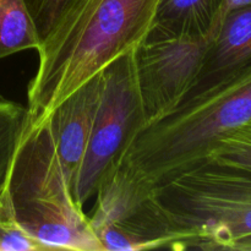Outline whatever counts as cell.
<instances>
[{
	"label": "cell",
	"mask_w": 251,
	"mask_h": 251,
	"mask_svg": "<svg viewBox=\"0 0 251 251\" xmlns=\"http://www.w3.org/2000/svg\"><path fill=\"white\" fill-rule=\"evenodd\" d=\"M26 114L27 109L24 105L0 96V191L6 181Z\"/></svg>",
	"instance_id": "7c38bea8"
},
{
	"label": "cell",
	"mask_w": 251,
	"mask_h": 251,
	"mask_svg": "<svg viewBox=\"0 0 251 251\" xmlns=\"http://www.w3.org/2000/svg\"><path fill=\"white\" fill-rule=\"evenodd\" d=\"M134 51L117 59L102 73V96L74 193L82 207L96 195L102 179L130 142L146 127Z\"/></svg>",
	"instance_id": "5b68a950"
},
{
	"label": "cell",
	"mask_w": 251,
	"mask_h": 251,
	"mask_svg": "<svg viewBox=\"0 0 251 251\" xmlns=\"http://www.w3.org/2000/svg\"><path fill=\"white\" fill-rule=\"evenodd\" d=\"M159 0H71L38 48L26 120L41 124L58 105L151 32Z\"/></svg>",
	"instance_id": "6da1fadb"
},
{
	"label": "cell",
	"mask_w": 251,
	"mask_h": 251,
	"mask_svg": "<svg viewBox=\"0 0 251 251\" xmlns=\"http://www.w3.org/2000/svg\"><path fill=\"white\" fill-rule=\"evenodd\" d=\"M251 120V65L186 97L142 129L115 166L151 191L164 179L205 161L213 145Z\"/></svg>",
	"instance_id": "7a4b0ae2"
},
{
	"label": "cell",
	"mask_w": 251,
	"mask_h": 251,
	"mask_svg": "<svg viewBox=\"0 0 251 251\" xmlns=\"http://www.w3.org/2000/svg\"><path fill=\"white\" fill-rule=\"evenodd\" d=\"M102 73L69 96L48 117L56 153L74 193L102 96Z\"/></svg>",
	"instance_id": "ba28073f"
},
{
	"label": "cell",
	"mask_w": 251,
	"mask_h": 251,
	"mask_svg": "<svg viewBox=\"0 0 251 251\" xmlns=\"http://www.w3.org/2000/svg\"><path fill=\"white\" fill-rule=\"evenodd\" d=\"M232 251H251V237L238 242L232 248Z\"/></svg>",
	"instance_id": "e0dca14e"
},
{
	"label": "cell",
	"mask_w": 251,
	"mask_h": 251,
	"mask_svg": "<svg viewBox=\"0 0 251 251\" xmlns=\"http://www.w3.org/2000/svg\"><path fill=\"white\" fill-rule=\"evenodd\" d=\"M6 186L20 225L46 250L104 251L66 178L48 118L25 120Z\"/></svg>",
	"instance_id": "3957f363"
},
{
	"label": "cell",
	"mask_w": 251,
	"mask_h": 251,
	"mask_svg": "<svg viewBox=\"0 0 251 251\" xmlns=\"http://www.w3.org/2000/svg\"><path fill=\"white\" fill-rule=\"evenodd\" d=\"M70 1L71 0H25L41 41Z\"/></svg>",
	"instance_id": "9a60e30c"
},
{
	"label": "cell",
	"mask_w": 251,
	"mask_h": 251,
	"mask_svg": "<svg viewBox=\"0 0 251 251\" xmlns=\"http://www.w3.org/2000/svg\"><path fill=\"white\" fill-rule=\"evenodd\" d=\"M96 206L88 216L104 251L180 250V238L154 203L151 191L139 188L114 166L96 191Z\"/></svg>",
	"instance_id": "8992f818"
},
{
	"label": "cell",
	"mask_w": 251,
	"mask_h": 251,
	"mask_svg": "<svg viewBox=\"0 0 251 251\" xmlns=\"http://www.w3.org/2000/svg\"><path fill=\"white\" fill-rule=\"evenodd\" d=\"M249 5H251V0H223L220 12V24H222V20L225 19L228 12L235 9H240V7L249 6Z\"/></svg>",
	"instance_id": "2e32d148"
},
{
	"label": "cell",
	"mask_w": 251,
	"mask_h": 251,
	"mask_svg": "<svg viewBox=\"0 0 251 251\" xmlns=\"http://www.w3.org/2000/svg\"><path fill=\"white\" fill-rule=\"evenodd\" d=\"M250 65L251 5L226 15L206 53L198 81L186 97L198 95Z\"/></svg>",
	"instance_id": "9c48e42d"
},
{
	"label": "cell",
	"mask_w": 251,
	"mask_h": 251,
	"mask_svg": "<svg viewBox=\"0 0 251 251\" xmlns=\"http://www.w3.org/2000/svg\"><path fill=\"white\" fill-rule=\"evenodd\" d=\"M25 0H0V59L41 47Z\"/></svg>",
	"instance_id": "8fae6325"
},
{
	"label": "cell",
	"mask_w": 251,
	"mask_h": 251,
	"mask_svg": "<svg viewBox=\"0 0 251 251\" xmlns=\"http://www.w3.org/2000/svg\"><path fill=\"white\" fill-rule=\"evenodd\" d=\"M151 196L180 250H230L251 237V174L210 161L154 185Z\"/></svg>",
	"instance_id": "277c9868"
},
{
	"label": "cell",
	"mask_w": 251,
	"mask_h": 251,
	"mask_svg": "<svg viewBox=\"0 0 251 251\" xmlns=\"http://www.w3.org/2000/svg\"><path fill=\"white\" fill-rule=\"evenodd\" d=\"M223 0H159L149 34L206 37L217 34Z\"/></svg>",
	"instance_id": "30bf717a"
},
{
	"label": "cell",
	"mask_w": 251,
	"mask_h": 251,
	"mask_svg": "<svg viewBox=\"0 0 251 251\" xmlns=\"http://www.w3.org/2000/svg\"><path fill=\"white\" fill-rule=\"evenodd\" d=\"M205 161L251 174V120L218 139Z\"/></svg>",
	"instance_id": "4fadbf2b"
},
{
	"label": "cell",
	"mask_w": 251,
	"mask_h": 251,
	"mask_svg": "<svg viewBox=\"0 0 251 251\" xmlns=\"http://www.w3.org/2000/svg\"><path fill=\"white\" fill-rule=\"evenodd\" d=\"M42 250L46 248L20 225L5 181L0 191V251Z\"/></svg>",
	"instance_id": "5bb4252c"
},
{
	"label": "cell",
	"mask_w": 251,
	"mask_h": 251,
	"mask_svg": "<svg viewBox=\"0 0 251 251\" xmlns=\"http://www.w3.org/2000/svg\"><path fill=\"white\" fill-rule=\"evenodd\" d=\"M215 36L149 34L135 49L137 85L146 126L173 112L193 90Z\"/></svg>",
	"instance_id": "52a82bcc"
}]
</instances>
